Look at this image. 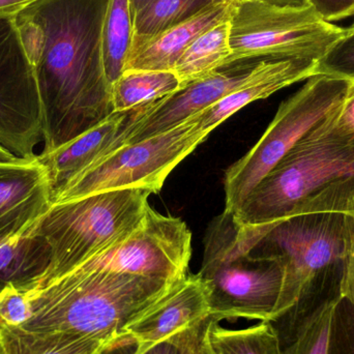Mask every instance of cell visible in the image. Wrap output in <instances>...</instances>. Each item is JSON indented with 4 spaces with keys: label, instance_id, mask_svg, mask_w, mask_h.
Returning a JSON list of instances; mask_svg holds the SVG:
<instances>
[{
    "label": "cell",
    "instance_id": "cell-1",
    "mask_svg": "<svg viewBox=\"0 0 354 354\" xmlns=\"http://www.w3.org/2000/svg\"><path fill=\"white\" fill-rule=\"evenodd\" d=\"M108 1L37 0L15 17L39 84L44 153L115 113L103 62Z\"/></svg>",
    "mask_w": 354,
    "mask_h": 354
},
{
    "label": "cell",
    "instance_id": "cell-2",
    "mask_svg": "<svg viewBox=\"0 0 354 354\" xmlns=\"http://www.w3.org/2000/svg\"><path fill=\"white\" fill-rule=\"evenodd\" d=\"M241 227L251 255L274 260L284 268L282 293L270 324L285 346L316 310L341 297L351 218L341 212H310Z\"/></svg>",
    "mask_w": 354,
    "mask_h": 354
},
{
    "label": "cell",
    "instance_id": "cell-3",
    "mask_svg": "<svg viewBox=\"0 0 354 354\" xmlns=\"http://www.w3.org/2000/svg\"><path fill=\"white\" fill-rule=\"evenodd\" d=\"M77 266L29 290L35 332H66L115 341L128 348L124 330L178 283Z\"/></svg>",
    "mask_w": 354,
    "mask_h": 354
},
{
    "label": "cell",
    "instance_id": "cell-4",
    "mask_svg": "<svg viewBox=\"0 0 354 354\" xmlns=\"http://www.w3.org/2000/svg\"><path fill=\"white\" fill-rule=\"evenodd\" d=\"M232 214L214 218L204 237L199 274L208 291L210 319L272 322L280 301L284 268L249 253Z\"/></svg>",
    "mask_w": 354,
    "mask_h": 354
},
{
    "label": "cell",
    "instance_id": "cell-5",
    "mask_svg": "<svg viewBox=\"0 0 354 354\" xmlns=\"http://www.w3.org/2000/svg\"><path fill=\"white\" fill-rule=\"evenodd\" d=\"M353 176L354 140L335 134L324 118L252 189L233 218L241 226L286 220L316 192Z\"/></svg>",
    "mask_w": 354,
    "mask_h": 354
},
{
    "label": "cell",
    "instance_id": "cell-6",
    "mask_svg": "<svg viewBox=\"0 0 354 354\" xmlns=\"http://www.w3.org/2000/svg\"><path fill=\"white\" fill-rule=\"evenodd\" d=\"M151 194L143 189H116L52 203L29 232L44 239L51 252V263L37 287L136 228L149 208Z\"/></svg>",
    "mask_w": 354,
    "mask_h": 354
},
{
    "label": "cell",
    "instance_id": "cell-7",
    "mask_svg": "<svg viewBox=\"0 0 354 354\" xmlns=\"http://www.w3.org/2000/svg\"><path fill=\"white\" fill-rule=\"evenodd\" d=\"M349 80L318 74L283 102L255 145L225 174V212L234 214L252 189L291 149L337 107Z\"/></svg>",
    "mask_w": 354,
    "mask_h": 354
},
{
    "label": "cell",
    "instance_id": "cell-8",
    "mask_svg": "<svg viewBox=\"0 0 354 354\" xmlns=\"http://www.w3.org/2000/svg\"><path fill=\"white\" fill-rule=\"evenodd\" d=\"M200 113L165 132L108 153L68 183L53 203L116 189L159 193L177 165L209 136L200 126Z\"/></svg>",
    "mask_w": 354,
    "mask_h": 354
},
{
    "label": "cell",
    "instance_id": "cell-9",
    "mask_svg": "<svg viewBox=\"0 0 354 354\" xmlns=\"http://www.w3.org/2000/svg\"><path fill=\"white\" fill-rule=\"evenodd\" d=\"M228 64L264 58L308 57L319 62L346 29L312 8L285 10L255 0L232 6Z\"/></svg>",
    "mask_w": 354,
    "mask_h": 354
},
{
    "label": "cell",
    "instance_id": "cell-10",
    "mask_svg": "<svg viewBox=\"0 0 354 354\" xmlns=\"http://www.w3.org/2000/svg\"><path fill=\"white\" fill-rule=\"evenodd\" d=\"M191 255L187 224L149 205L136 228L78 266L177 282L189 274Z\"/></svg>",
    "mask_w": 354,
    "mask_h": 354
},
{
    "label": "cell",
    "instance_id": "cell-11",
    "mask_svg": "<svg viewBox=\"0 0 354 354\" xmlns=\"http://www.w3.org/2000/svg\"><path fill=\"white\" fill-rule=\"evenodd\" d=\"M41 141L43 110L35 66L15 18L0 19V145L29 158Z\"/></svg>",
    "mask_w": 354,
    "mask_h": 354
},
{
    "label": "cell",
    "instance_id": "cell-12",
    "mask_svg": "<svg viewBox=\"0 0 354 354\" xmlns=\"http://www.w3.org/2000/svg\"><path fill=\"white\" fill-rule=\"evenodd\" d=\"M260 60L233 62L151 104L129 128L124 145L165 132L212 107L239 88Z\"/></svg>",
    "mask_w": 354,
    "mask_h": 354
},
{
    "label": "cell",
    "instance_id": "cell-13",
    "mask_svg": "<svg viewBox=\"0 0 354 354\" xmlns=\"http://www.w3.org/2000/svg\"><path fill=\"white\" fill-rule=\"evenodd\" d=\"M209 319L207 286L199 274H189L126 326L124 338L140 353Z\"/></svg>",
    "mask_w": 354,
    "mask_h": 354
},
{
    "label": "cell",
    "instance_id": "cell-14",
    "mask_svg": "<svg viewBox=\"0 0 354 354\" xmlns=\"http://www.w3.org/2000/svg\"><path fill=\"white\" fill-rule=\"evenodd\" d=\"M52 203L49 174L37 155L0 161V235L28 234Z\"/></svg>",
    "mask_w": 354,
    "mask_h": 354
},
{
    "label": "cell",
    "instance_id": "cell-15",
    "mask_svg": "<svg viewBox=\"0 0 354 354\" xmlns=\"http://www.w3.org/2000/svg\"><path fill=\"white\" fill-rule=\"evenodd\" d=\"M151 105L130 111L115 112L95 128L55 151L37 156L49 174L53 199L75 177L124 145L129 128Z\"/></svg>",
    "mask_w": 354,
    "mask_h": 354
},
{
    "label": "cell",
    "instance_id": "cell-16",
    "mask_svg": "<svg viewBox=\"0 0 354 354\" xmlns=\"http://www.w3.org/2000/svg\"><path fill=\"white\" fill-rule=\"evenodd\" d=\"M318 60L308 57L264 58L236 91L200 113V126L212 133L249 104L266 99L317 74Z\"/></svg>",
    "mask_w": 354,
    "mask_h": 354
},
{
    "label": "cell",
    "instance_id": "cell-17",
    "mask_svg": "<svg viewBox=\"0 0 354 354\" xmlns=\"http://www.w3.org/2000/svg\"><path fill=\"white\" fill-rule=\"evenodd\" d=\"M232 6L216 4L197 16L133 46L126 71H174L183 52L204 31L230 16Z\"/></svg>",
    "mask_w": 354,
    "mask_h": 354
},
{
    "label": "cell",
    "instance_id": "cell-18",
    "mask_svg": "<svg viewBox=\"0 0 354 354\" xmlns=\"http://www.w3.org/2000/svg\"><path fill=\"white\" fill-rule=\"evenodd\" d=\"M51 252L41 236L0 235V292L8 287L32 290L47 274Z\"/></svg>",
    "mask_w": 354,
    "mask_h": 354
},
{
    "label": "cell",
    "instance_id": "cell-19",
    "mask_svg": "<svg viewBox=\"0 0 354 354\" xmlns=\"http://www.w3.org/2000/svg\"><path fill=\"white\" fill-rule=\"evenodd\" d=\"M10 354H106L120 351L115 341L66 332L0 328Z\"/></svg>",
    "mask_w": 354,
    "mask_h": 354
},
{
    "label": "cell",
    "instance_id": "cell-20",
    "mask_svg": "<svg viewBox=\"0 0 354 354\" xmlns=\"http://www.w3.org/2000/svg\"><path fill=\"white\" fill-rule=\"evenodd\" d=\"M230 16L200 35L183 52L172 72L181 87L228 64L231 56Z\"/></svg>",
    "mask_w": 354,
    "mask_h": 354
},
{
    "label": "cell",
    "instance_id": "cell-21",
    "mask_svg": "<svg viewBox=\"0 0 354 354\" xmlns=\"http://www.w3.org/2000/svg\"><path fill=\"white\" fill-rule=\"evenodd\" d=\"M180 88L172 71H126L112 85L114 111L151 105Z\"/></svg>",
    "mask_w": 354,
    "mask_h": 354
},
{
    "label": "cell",
    "instance_id": "cell-22",
    "mask_svg": "<svg viewBox=\"0 0 354 354\" xmlns=\"http://www.w3.org/2000/svg\"><path fill=\"white\" fill-rule=\"evenodd\" d=\"M134 37L131 0H109L103 25V62L111 87L124 74Z\"/></svg>",
    "mask_w": 354,
    "mask_h": 354
},
{
    "label": "cell",
    "instance_id": "cell-23",
    "mask_svg": "<svg viewBox=\"0 0 354 354\" xmlns=\"http://www.w3.org/2000/svg\"><path fill=\"white\" fill-rule=\"evenodd\" d=\"M207 338L216 354H283L280 337L270 322L230 330L210 319Z\"/></svg>",
    "mask_w": 354,
    "mask_h": 354
},
{
    "label": "cell",
    "instance_id": "cell-24",
    "mask_svg": "<svg viewBox=\"0 0 354 354\" xmlns=\"http://www.w3.org/2000/svg\"><path fill=\"white\" fill-rule=\"evenodd\" d=\"M216 4V0H151L135 15L133 46L193 18Z\"/></svg>",
    "mask_w": 354,
    "mask_h": 354
},
{
    "label": "cell",
    "instance_id": "cell-25",
    "mask_svg": "<svg viewBox=\"0 0 354 354\" xmlns=\"http://www.w3.org/2000/svg\"><path fill=\"white\" fill-rule=\"evenodd\" d=\"M341 297L316 310L283 346V354H328L335 310Z\"/></svg>",
    "mask_w": 354,
    "mask_h": 354
},
{
    "label": "cell",
    "instance_id": "cell-26",
    "mask_svg": "<svg viewBox=\"0 0 354 354\" xmlns=\"http://www.w3.org/2000/svg\"><path fill=\"white\" fill-rule=\"evenodd\" d=\"M317 74L354 80V28L344 35L318 62Z\"/></svg>",
    "mask_w": 354,
    "mask_h": 354
},
{
    "label": "cell",
    "instance_id": "cell-27",
    "mask_svg": "<svg viewBox=\"0 0 354 354\" xmlns=\"http://www.w3.org/2000/svg\"><path fill=\"white\" fill-rule=\"evenodd\" d=\"M30 317L29 290L8 287L0 292V328H23Z\"/></svg>",
    "mask_w": 354,
    "mask_h": 354
},
{
    "label": "cell",
    "instance_id": "cell-28",
    "mask_svg": "<svg viewBox=\"0 0 354 354\" xmlns=\"http://www.w3.org/2000/svg\"><path fill=\"white\" fill-rule=\"evenodd\" d=\"M328 354H354V310L342 297L335 310Z\"/></svg>",
    "mask_w": 354,
    "mask_h": 354
},
{
    "label": "cell",
    "instance_id": "cell-29",
    "mask_svg": "<svg viewBox=\"0 0 354 354\" xmlns=\"http://www.w3.org/2000/svg\"><path fill=\"white\" fill-rule=\"evenodd\" d=\"M324 120L335 134L354 140V80H349L342 101L324 118Z\"/></svg>",
    "mask_w": 354,
    "mask_h": 354
},
{
    "label": "cell",
    "instance_id": "cell-30",
    "mask_svg": "<svg viewBox=\"0 0 354 354\" xmlns=\"http://www.w3.org/2000/svg\"><path fill=\"white\" fill-rule=\"evenodd\" d=\"M209 320L196 328L176 335L170 339L169 342L180 347L185 354H210L207 339V326Z\"/></svg>",
    "mask_w": 354,
    "mask_h": 354
},
{
    "label": "cell",
    "instance_id": "cell-31",
    "mask_svg": "<svg viewBox=\"0 0 354 354\" xmlns=\"http://www.w3.org/2000/svg\"><path fill=\"white\" fill-rule=\"evenodd\" d=\"M349 216L351 218V229L346 254L343 260L340 295L347 303L351 304L354 310V214Z\"/></svg>",
    "mask_w": 354,
    "mask_h": 354
},
{
    "label": "cell",
    "instance_id": "cell-32",
    "mask_svg": "<svg viewBox=\"0 0 354 354\" xmlns=\"http://www.w3.org/2000/svg\"><path fill=\"white\" fill-rule=\"evenodd\" d=\"M311 8L328 22L354 15V0H310Z\"/></svg>",
    "mask_w": 354,
    "mask_h": 354
},
{
    "label": "cell",
    "instance_id": "cell-33",
    "mask_svg": "<svg viewBox=\"0 0 354 354\" xmlns=\"http://www.w3.org/2000/svg\"><path fill=\"white\" fill-rule=\"evenodd\" d=\"M37 0H0V19H10L18 16Z\"/></svg>",
    "mask_w": 354,
    "mask_h": 354
},
{
    "label": "cell",
    "instance_id": "cell-34",
    "mask_svg": "<svg viewBox=\"0 0 354 354\" xmlns=\"http://www.w3.org/2000/svg\"><path fill=\"white\" fill-rule=\"evenodd\" d=\"M266 6L285 10H305L311 8L310 0H255Z\"/></svg>",
    "mask_w": 354,
    "mask_h": 354
},
{
    "label": "cell",
    "instance_id": "cell-35",
    "mask_svg": "<svg viewBox=\"0 0 354 354\" xmlns=\"http://www.w3.org/2000/svg\"><path fill=\"white\" fill-rule=\"evenodd\" d=\"M133 354H185L181 351L180 347L174 344V343L169 342H162L160 344L155 345V346L151 347V348L145 349V351H135Z\"/></svg>",
    "mask_w": 354,
    "mask_h": 354
},
{
    "label": "cell",
    "instance_id": "cell-36",
    "mask_svg": "<svg viewBox=\"0 0 354 354\" xmlns=\"http://www.w3.org/2000/svg\"><path fill=\"white\" fill-rule=\"evenodd\" d=\"M151 1V0H131L134 17L137 12H140V10H142L143 8H145V6H147Z\"/></svg>",
    "mask_w": 354,
    "mask_h": 354
},
{
    "label": "cell",
    "instance_id": "cell-37",
    "mask_svg": "<svg viewBox=\"0 0 354 354\" xmlns=\"http://www.w3.org/2000/svg\"><path fill=\"white\" fill-rule=\"evenodd\" d=\"M15 158H16V156L12 155L8 149L0 145V161H10V160L15 159Z\"/></svg>",
    "mask_w": 354,
    "mask_h": 354
},
{
    "label": "cell",
    "instance_id": "cell-38",
    "mask_svg": "<svg viewBox=\"0 0 354 354\" xmlns=\"http://www.w3.org/2000/svg\"><path fill=\"white\" fill-rule=\"evenodd\" d=\"M0 354H10L8 348H6V342H4L3 336H2L1 332H0Z\"/></svg>",
    "mask_w": 354,
    "mask_h": 354
},
{
    "label": "cell",
    "instance_id": "cell-39",
    "mask_svg": "<svg viewBox=\"0 0 354 354\" xmlns=\"http://www.w3.org/2000/svg\"><path fill=\"white\" fill-rule=\"evenodd\" d=\"M243 1V0H216V4H229V6H235V4L239 3V2Z\"/></svg>",
    "mask_w": 354,
    "mask_h": 354
},
{
    "label": "cell",
    "instance_id": "cell-40",
    "mask_svg": "<svg viewBox=\"0 0 354 354\" xmlns=\"http://www.w3.org/2000/svg\"><path fill=\"white\" fill-rule=\"evenodd\" d=\"M208 339V338H207ZM208 344H209V343H208ZM210 347V346H209ZM210 354H216L214 353V351H212V348H210Z\"/></svg>",
    "mask_w": 354,
    "mask_h": 354
},
{
    "label": "cell",
    "instance_id": "cell-41",
    "mask_svg": "<svg viewBox=\"0 0 354 354\" xmlns=\"http://www.w3.org/2000/svg\"><path fill=\"white\" fill-rule=\"evenodd\" d=\"M351 27H353V28H354V23H353V26H351Z\"/></svg>",
    "mask_w": 354,
    "mask_h": 354
}]
</instances>
